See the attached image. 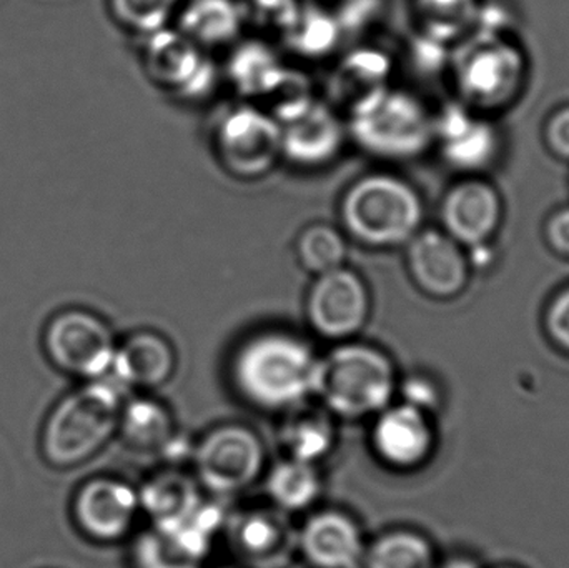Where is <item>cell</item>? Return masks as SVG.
<instances>
[{
    "mask_svg": "<svg viewBox=\"0 0 569 568\" xmlns=\"http://www.w3.org/2000/svg\"><path fill=\"white\" fill-rule=\"evenodd\" d=\"M320 356L305 337L287 329L253 332L233 350L230 380L250 406L288 412L313 397Z\"/></svg>",
    "mask_w": 569,
    "mask_h": 568,
    "instance_id": "obj_1",
    "label": "cell"
},
{
    "mask_svg": "<svg viewBox=\"0 0 569 568\" xmlns=\"http://www.w3.org/2000/svg\"><path fill=\"white\" fill-rule=\"evenodd\" d=\"M341 230L365 249L405 247L423 226L425 207L418 190L403 177L370 172L358 177L338 203Z\"/></svg>",
    "mask_w": 569,
    "mask_h": 568,
    "instance_id": "obj_2",
    "label": "cell"
},
{
    "mask_svg": "<svg viewBox=\"0 0 569 568\" xmlns=\"http://www.w3.org/2000/svg\"><path fill=\"white\" fill-rule=\"evenodd\" d=\"M397 392V367L380 347L353 339L320 356L313 397L335 419H373Z\"/></svg>",
    "mask_w": 569,
    "mask_h": 568,
    "instance_id": "obj_3",
    "label": "cell"
},
{
    "mask_svg": "<svg viewBox=\"0 0 569 568\" xmlns=\"http://www.w3.org/2000/svg\"><path fill=\"white\" fill-rule=\"evenodd\" d=\"M126 390L110 379L89 380L63 397L42 430V454L50 466L70 469L92 459L119 432Z\"/></svg>",
    "mask_w": 569,
    "mask_h": 568,
    "instance_id": "obj_4",
    "label": "cell"
},
{
    "mask_svg": "<svg viewBox=\"0 0 569 568\" xmlns=\"http://www.w3.org/2000/svg\"><path fill=\"white\" fill-rule=\"evenodd\" d=\"M348 139L385 162L421 156L435 139V117L408 90L388 89L370 106L347 119Z\"/></svg>",
    "mask_w": 569,
    "mask_h": 568,
    "instance_id": "obj_5",
    "label": "cell"
},
{
    "mask_svg": "<svg viewBox=\"0 0 569 568\" xmlns=\"http://www.w3.org/2000/svg\"><path fill=\"white\" fill-rule=\"evenodd\" d=\"M213 153L233 179L253 182L283 160L282 126L253 102L227 110L213 129Z\"/></svg>",
    "mask_w": 569,
    "mask_h": 568,
    "instance_id": "obj_6",
    "label": "cell"
},
{
    "mask_svg": "<svg viewBox=\"0 0 569 568\" xmlns=\"http://www.w3.org/2000/svg\"><path fill=\"white\" fill-rule=\"evenodd\" d=\"M190 460L202 490L229 497L243 492L262 477L267 454L259 434L250 427L223 423L193 446Z\"/></svg>",
    "mask_w": 569,
    "mask_h": 568,
    "instance_id": "obj_7",
    "label": "cell"
},
{
    "mask_svg": "<svg viewBox=\"0 0 569 568\" xmlns=\"http://www.w3.org/2000/svg\"><path fill=\"white\" fill-rule=\"evenodd\" d=\"M371 316V293L357 270L340 267L313 277L305 296V319L311 332L340 343L357 339Z\"/></svg>",
    "mask_w": 569,
    "mask_h": 568,
    "instance_id": "obj_8",
    "label": "cell"
},
{
    "mask_svg": "<svg viewBox=\"0 0 569 568\" xmlns=\"http://www.w3.org/2000/svg\"><path fill=\"white\" fill-rule=\"evenodd\" d=\"M46 350L53 366L86 380L106 379L117 352L116 337L87 310L59 313L47 327Z\"/></svg>",
    "mask_w": 569,
    "mask_h": 568,
    "instance_id": "obj_9",
    "label": "cell"
},
{
    "mask_svg": "<svg viewBox=\"0 0 569 568\" xmlns=\"http://www.w3.org/2000/svg\"><path fill=\"white\" fill-rule=\"evenodd\" d=\"M143 67L156 86L189 102L206 99L219 76L206 52L170 27L146 37Z\"/></svg>",
    "mask_w": 569,
    "mask_h": 568,
    "instance_id": "obj_10",
    "label": "cell"
},
{
    "mask_svg": "<svg viewBox=\"0 0 569 568\" xmlns=\"http://www.w3.org/2000/svg\"><path fill=\"white\" fill-rule=\"evenodd\" d=\"M72 512L83 536L96 542H117L132 532L139 519V492L123 480L97 477L77 490Z\"/></svg>",
    "mask_w": 569,
    "mask_h": 568,
    "instance_id": "obj_11",
    "label": "cell"
},
{
    "mask_svg": "<svg viewBox=\"0 0 569 568\" xmlns=\"http://www.w3.org/2000/svg\"><path fill=\"white\" fill-rule=\"evenodd\" d=\"M223 532L237 556L252 568H282L297 550L290 517L273 506L230 514Z\"/></svg>",
    "mask_w": 569,
    "mask_h": 568,
    "instance_id": "obj_12",
    "label": "cell"
},
{
    "mask_svg": "<svg viewBox=\"0 0 569 568\" xmlns=\"http://www.w3.org/2000/svg\"><path fill=\"white\" fill-rule=\"evenodd\" d=\"M405 262L411 282L425 296L451 299L467 286V257L445 230L421 229L405 246Z\"/></svg>",
    "mask_w": 569,
    "mask_h": 568,
    "instance_id": "obj_13",
    "label": "cell"
},
{
    "mask_svg": "<svg viewBox=\"0 0 569 568\" xmlns=\"http://www.w3.org/2000/svg\"><path fill=\"white\" fill-rule=\"evenodd\" d=\"M393 60L380 47L360 46L345 53L328 76L327 100L341 117H351L391 89Z\"/></svg>",
    "mask_w": 569,
    "mask_h": 568,
    "instance_id": "obj_14",
    "label": "cell"
},
{
    "mask_svg": "<svg viewBox=\"0 0 569 568\" xmlns=\"http://www.w3.org/2000/svg\"><path fill=\"white\" fill-rule=\"evenodd\" d=\"M280 126L283 160L297 169L315 170L330 166L348 140L343 117L320 99Z\"/></svg>",
    "mask_w": 569,
    "mask_h": 568,
    "instance_id": "obj_15",
    "label": "cell"
},
{
    "mask_svg": "<svg viewBox=\"0 0 569 568\" xmlns=\"http://www.w3.org/2000/svg\"><path fill=\"white\" fill-rule=\"evenodd\" d=\"M373 419L371 449L385 466L411 470L430 459L435 436L427 412L400 402L391 403Z\"/></svg>",
    "mask_w": 569,
    "mask_h": 568,
    "instance_id": "obj_16",
    "label": "cell"
},
{
    "mask_svg": "<svg viewBox=\"0 0 569 568\" xmlns=\"http://www.w3.org/2000/svg\"><path fill=\"white\" fill-rule=\"evenodd\" d=\"M363 532L350 514L318 510L297 530V552L311 568H361Z\"/></svg>",
    "mask_w": 569,
    "mask_h": 568,
    "instance_id": "obj_17",
    "label": "cell"
},
{
    "mask_svg": "<svg viewBox=\"0 0 569 568\" xmlns=\"http://www.w3.org/2000/svg\"><path fill=\"white\" fill-rule=\"evenodd\" d=\"M523 72L520 52L491 37L478 40L465 50L458 66V82L468 99L478 103L507 102Z\"/></svg>",
    "mask_w": 569,
    "mask_h": 568,
    "instance_id": "obj_18",
    "label": "cell"
},
{
    "mask_svg": "<svg viewBox=\"0 0 569 568\" xmlns=\"http://www.w3.org/2000/svg\"><path fill=\"white\" fill-rule=\"evenodd\" d=\"M177 353L167 337L139 330L117 343L110 376L123 390H153L172 379Z\"/></svg>",
    "mask_w": 569,
    "mask_h": 568,
    "instance_id": "obj_19",
    "label": "cell"
},
{
    "mask_svg": "<svg viewBox=\"0 0 569 568\" xmlns=\"http://www.w3.org/2000/svg\"><path fill=\"white\" fill-rule=\"evenodd\" d=\"M440 212L448 236L460 246L481 247L500 223V197L488 183L467 180L445 196Z\"/></svg>",
    "mask_w": 569,
    "mask_h": 568,
    "instance_id": "obj_20",
    "label": "cell"
},
{
    "mask_svg": "<svg viewBox=\"0 0 569 568\" xmlns=\"http://www.w3.org/2000/svg\"><path fill=\"white\" fill-rule=\"evenodd\" d=\"M137 492L140 514L150 520V527L160 530L182 526L206 502L202 487L196 477L177 467H167L152 474Z\"/></svg>",
    "mask_w": 569,
    "mask_h": 568,
    "instance_id": "obj_21",
    "label": "cell"
},
{
    "mask_svg": "<svg viewBox=\"0 0 569 568\" xmlns=\"http://www.w3.org/2000/svg\"><path fill=\"white\" fill-rule=\"evenodd\" d=\"M435 139L443 143L448 162L461 170L483 169L497 153L493 127L473 119L460 106H448L435 117Z\"/></svg>",
    "mask_w": 569,
    "mask_h": 568,
    "instance_id": "obj_22",
    "label": "cell"
},
{
    "mask_svg": "<svg viewBox=\"0 0 569 568\" xmlns=\"http://www.w3.org/2000/svg\"><path fill=\"white\" fill-rule=\"evenodd\" d=\"M176 20V29L203 52L232 47L247 23L240 0H183Z\"/></svg>",
    "mask_w": 569,
    "mask_h": 568,
    "instance_id": "obj_23",
    "label": "cell"
},
{
    "mask_svg": "<svg viewBox=\"0 0 569 568\" xmlns=\"http://www.w3.org/2000/svg\"><path fill=\"white\" fill-rule=\"evenodd\" d=\"M119 432L132 449L159 456L176 457L180 449V436L169 407L149 397L126 400Z\"/></svg>",
    "mask_w": 569,
    "mask_h": 568,
    "instance_id": "obj_24",
    "label": "cell"
},
{
    "mask_svg": "<svg viewBox=\"0 0 569 568\" xmlns=\"http://www.w3.org/2000/svg\"><path fill=\"white\" fill-rule=\"evenodd\" d=\"M280 442L290 459L318 466L337 446L335 417L321 406L301 403L284 412Z\"/></svg>",
    "mask_w": 569,
    "mask_h": 568,
    "instance_id": "obj_25",
    "label": "cell"
},
{
    "mask_svg": "<svg viewBox=\"0 0 569 568\" xmlns=\"http://www.w3.org/2000/svg\"><path fill=\"white\" fill-rule=\"evenodd\" d=\"M284 63L276 49L263 39L233 43L227 62L230 86L247 100L260 102L282 76Z\"/></svg>",
    "mask_w": 569,
    "mask_h": 568,
    "instance_id": "obj_26",
    "label": "cell"
},
{
    "mask_svg": "<svg viewBox=\"0 0 569 568\" xmlns=\"http://www.w3.org/2000/svg\"><path fill=\"white\" fill-rule=\"evenodd\" d=\"M266 486L272 506L288 516L311 509L323 489L318 466L290 457L270 467Z\"/></svg>",
    "mask_w": 569,
    "mask_h": 568,
    "instance_id": "obj_27",
    "label": "cell"
},
{
    "mask_svg": "<svg viewBox=\"0 0 569 568\" xmlns=\"http://www.w3.org/2000/svg\"><path fill=\"white\" fill-rule=\"evenodd\" d=\"M431 544L418 532L393 529L367 544L361 568H435Z\"/></svg>",
    "mask_w": 569,
    "mask_h": 568,
    "instance_id": "obj_28",
    "label": "cell"
},
{
    "mask_svg": "<svg viewBox=\"0 0 569 568\" xmlns=\"http://www.w3.org/2000/svg\"><path fill=\"white\" fill-rule=\"evenodd\" d=\"M298 266L317 277L347 266L348 237L331 223L315 222L303 227L295 240Z\"/></svg>",
    "mask_w": 569,
    "mask_h": 568,
    "instance_id": "obj_29",
    "label": "cell"
},
{
    "mask_svg": "<svg viewBox=\"0 0 569 568\" xmlns=\"http://www.w3.org/2000/svg\"><path fill=\"white\" fill-rule=\"evenodd\" d=\"M341 33L343 30L333 12L317 7H301L300 13L282 39L287 49L301 59L318 60L330 56L337 49Z\"/></svg>",
    "mask_w": 569,
    "mask_h": 568,
    "instance_id": "obj_30",
    "label": "cell"
},
{
    "mask_svg": "<svg viewBox=\"0 0 569 568\" xmlns=\"http://www.w3.org/2000/svg\"><path fill=\"white\" fill-rule=\"evenodd\" d=\"M133 568H203L197 557L176 534L149 527L132 546Z\"/></svg>",
    "mask_w": 569,
    "mask_h": 568,
    "instance_id": "obj_31",
    "label": "cell"
},
{
    "mask_svg": "<svg viewBox=\"0 0 569 568\" xmlns=\"http://www.w3.org/2000/svg\"><path fill=\"white\" fill-rule=\"evenodd\" d=\"M183 0H109L110 13L123 29L147 37L169 27Z\"/></svg>",
    "mask_w": 569,
    "mask_h": 568,
    "instance_id": "obj_32",
    "label": "cell"
},
{
    "mask_svg": "<svg viewBox=\"0 0 569 568\" xmlns=\"http://www.w3.org/2000/svg\"><path fill=\"white\" fill-rule=\"evenodd\" d=\"M317 100L310 77L301 70L284 67L276 86L266 93L257 106L276 117L280 123L305 112Z\"/></svg>",
    "mask_w": 569,
    "mask_h": 568,
    "instance_id": "obj_33",
    "label": "cell"
},
{
    "mask_svg": "<svg viewBox=\"0 0 569 568\" xmlns=\"http://www.w3.org/2000/svg\"><path fill=\"white\" fill-rule=\"evenodd\" d=\"M475 0H415V12L425 36L445 42L467 20L473 19Z\"/></svg>",
    "mask_w": 569,
    "mask_h": 568,
    "instance_id": "obj_34",
    "label": "cell"
},
{
    "mask_svg": "<svg viewBox=\"0 0 569 568\" xmlns=\"http://www.w3.org/2000/svg\"><path fill=\"white\" fill-rule=\"evenodd\" d=\"M247 23L280 37L290 29L300 13L298 0H240Z\"/></svg>",
    "mask_w": 569,
    "mask_h": 568,
    "instance_id": "obj_35",
    "label": "cell"
},
{
    "mask_svg": "<svg viewBox=\"0 0 569 568\" xmlns=\"http://www.w3.org/2000/svg\"><path fill=\"white\" fill-rule=\"evenodd\" d=\"M398 390H400L403 400L401 402L408 406L417 407L423 412H430L438 402L437 389L430 380L420 376H411L405 379L403 382H398Z\"/></svg>",
    "mask_w": 569,
    "mask_h": 568,
    "instance_id": "obj_36",
    "label": "cell"
},
{
    "mask_svg": "<svg viewBox=\"0 0 569 568\" xmlns=\"http://www.w3.org/2000/svg\"><path fill=\"white\" fill-rule=\"evenodd\" d=\"M547 327L551 339L558 346L569 350V289L551 302L548 309Z\"/></svg>",
    "mask_w": 569,
    "mask_h": 568,
    "instance_id": "obj_37",
    "label": "cell"
},
{
    "mask_svg": "<svg viewBox=\"0 0 569 568\" xmlns=\"http://www.w3.org/2000/svg\"><path fill=\"white\" fill-rule=\"evenodd\" d=\"M547 140L557 156L569 159V107L551 117L547 127Z\"/></svg>",
    "mask_w": 569,
    "mask_h": 568,
    "instance_id": "obj_38",
    "label": "cell"
},
{
    "mask_svg": "<svg viewBox=\"0 0 569 568\" xmlns=\"http://www.w3.org/2000/svg\"><path fill=\"white\" fill-rule=\"evenodd\" d=\"M548 242L557 252L569 257V209L560 210L551 217L547 229Z\"/></svg>",
    "mask_w": 569,
    "mask_h": 568,
    "instance_id": "obj_39",
    "label": "cell"
}]
</instances>
